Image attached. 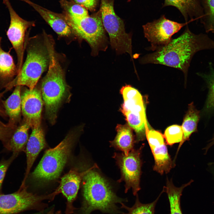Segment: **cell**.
Returning a JSON list of instances; mask_svg holds the SVG:
<instances>
[{
    "label": "cell",
    "mask_w": 214,
    "mask_h": 214,
    "mask_svg": "<svg viewBox=\"0 0 214 214\" xmlns=\"http://www.w3.org/2000/svg\"><path fill=\"white\" fill-rule=\"evenodd\" d=\"M1 39L0 37V81L6 82L17 75L18 71L10 51H5L2 49Z\"/></svg>",
    "instance_id": "cb8c5ba5"
},
{
    "label": "cell",
    "mask_w": 214,
    "mask_h": 214,
    "mask_svg": "<svg viewBox=\"0 0 214 214\" xmlns=\"http://www.w3.org/2000/svg\"><path fill=\"white\" fill-rule=\"evenodd\" d=\"M87 169L80 172L77 169H70L61 179L59 185L57 188L65 197L67 202L65 214L74 213L77 208L73 205L75 200L81 181Z\"/></svg>",
    "instance_id": "9a60e30c"
},
{
    "label": "cell",
    "mask_w": 214,
    "mask_h": 214,
    "mask_svg": "<svg viewBox=\"0 0 214 214\" xmlns=\"http://www.w3.org/2000/svg\"><path fill=\"white\" fill-rule=\"evenodd\" d=\"M146 134L154 159L153 170L161 175L168 173L175 164L168 153L163 135L159 131L147 129Z\"/></svg>",
    "instance_id": "7c38bea8"
},
{
    "label": "cell",
    "mask_w": 214,
    "mask_h": 214,
    "mask_svg": "<svg viewBox=\"0 0 214 214\" xmlns=\"http://www.w3.org/2000/svg\"><path fill=\"white\" fill-rule=\"evenodd\" d=\"M193 181L191 180L187 183L177 187L174 185L171 180L167 179L166 186L164 187L163 190L167 194L169 203L170 214H183L180 204L182 192L183 189Z\"/></svg>",
    "instance_id": "7402d4cb"
},
{
    "label": "cell",
    "mask_w": 214,
    "mask_h": 214,
    "mask_svg": "<svg viewBox=\"0 0 214 214\" xmlns=\"http://www.w3.org/2000/svg\"><path fill=\"white\" fill-rule=\"evenodd\" d=\"M59 193L56 189L47 195H39L29 192L25 184L21 185L16 192L0 195V214H15L30 209L41 210L47 206L43 201L52 200Z\"/></svg>",
    "instance_id": "ba28073f"
},
{
    "label": "cell",
    "mask_w": 214,
    "mask_h": 214,
    "mask_svg": "<svg viewBox=\"0 0 214 214\" xmlns=\"http://www.w3.org/2000/svg\"><path fill=\"white\" fill-rule=\"evenodd\" d=\"M54 207L52 208L49 211L47 214H62L61 212L60 211H57L55 213L54 212Z\"/></svg>",
    "instance_id": "e575fe53"
},
{
    "label": "cell",
    "mask_w": 214,
    "mask_h": 214,
    "mask_svg": "<svg viewBox=\"0 0 214 214\" xmlns=\"http://www.w3.org/2000/svg\"><path fill=\"white\" fill-rule=\"evenodd\" d=\"M212 171L213 172V175H214V170H213Z\"/></svg>",
    "instance_id": "8d00e7d4"
},
{
    "label": "cell",
    "mask_w": 214,
    "mask_h": 214,
    "mask_svg": "<svg viewBox=\"0 0 214 214\" xmlns=\"http://www.w3.org/2000/svg\"><path fill=\"white\" fill-rule=\"evenodd\" d=\"M17 157L12 154L8 159H3L0 162V191L6 172L11 163Z\"/></svg>",
    "instance_id": "4dcf8cb0"
},
{
    "label": "cell",
    "mask_w": 214,
    "mask_h": 214,
    "mask_svg": "<svg viewBox=\"0 0 214 214\" xmlns=\"http://www.w3.org/2000/svg\"><path fill=\"white\" fill-rule=\"evenodd\" d=\"M120 110L128 125L135 131L136 141L143 140L146 134L145 109L143 101L129 100L125 101Z\"/></svg>",
    "instance_id": "4fadbf2b"
},
{
    "label": "cell",
    "mask_w": 214,
    "mask_h": 214,
    "mask_svg": "<svg viewBox=\"0 0 214 214\" xmlns=\"http://www.w3.org/2000/svg\"><path fill=\"white\" fill-rule=\"evenodd\" d=\"M46 145L44 132L40 125L32 128V133L26 145L25 152L26 168L22 185L25 184L26 181L35 159Z\"/></svg>",
    "instance_id": "e0dca14e"
},
{
    "label": "cell",
    "mask_w": 214,
    "mask_h": 214,
    "mask_svg": "<svg viewBox=\"0 0 214 214\" xmlns=\"http://www.w3.org/2000/svg\"><path fill=\"white\" fill-rule=\"evenodd\" d=\"M163 136L168 145L171 146L175 143H180L183 136L181 126L173 125L169 127L165 130Z\"/></svg>",
    "instance_id": "f1b7e54d"
},
{
    "label": "cell",
    "mask_w": 214,
    "mask_h": 214,
    "mask_svg": "<svg viewBox=\"0 0 214 214\" xmlns=\"http://www.w3.org/2000/svg\"><path fill=\"white\" fill-rule=\"evenodd\" d=\"M63 14L74 35L89 44L92 55H97L100 51L106 50L107 40L100 14L75 18Z\"/></svg>",
    "instance_id": "8992f818"
},
{
    "label": "cell",
    "mask_w": 214,
    "mask_h": 214,
    "mask_svg": "<svg viewBox=\"0 0 214 214\" xmlns=\"http://www.w3.org/2000/svg\"><path fill=\"white\" fill-rule=\"evenodd\" d=\"M33 214H43V212L42 211V212H40L39 213H37Z\"/></svg>",
    "instance_id": "d590c367"
},
{
    "label": "cell",
    "mask_w": 214,
    "mask_h": 214,
    "mask_svg": "<svg viewBox=\"0 0 214 214\" xmlns=\"http://www.w3.org/2000/svg\"><path fill=\"white\" fill-rule=\"evenodd\" d=\"M163 192V190L157 198L153 202L148 204H143L139 201L137 194L134 205L130 207L126 205L124 203L121 204L120 208L126 210L128 213L125 214H155L156 204L160 195Z\"/></svg>",
    "instance_id": "484cf974"
},
{
    "label": "cell",
    "mask_w": 214,
    "mask_h": 214,
    "mask_svg": "<svg viewBox=\"0 0 214 214\" xmlns=\"http://www.w3.org/2000/svg\"><path fill=\"white\" fill-rule=\"evenodd\" d=\"M144 145L137 149H133L127 155L123 153L115 152L113 156L119 168L121 177L119 182H125V193L131 188L133 195L136 196L141 190L140 177L142 161L141 153Z\"/></svg>",
    "instance_id": "9c48e42d"
},
{
    "label": "cell",
    "mask_w": 214,
    "mask_h": 214,
    "mask_svg": "<svg viewBox=\"0 0 214 214\" xmlns=\"http://www.w3.org/2000/svg\"><path fill=\"white\" fill-rule=\"evenodd\" d=\"M59 2L63 13L70 17L81 18L89 15L87 9L81 5L67 0H61Z\"/></svg>",
    "instance_id": "83f0119b"
},
{
    "label": "cell",
    "mask_w": 214,
    "mask_h": 214,
    "mask_svg": "<svg viewBox=\"0 0 214 214\" xmlns=\"http://www.w3.org/2000/svg\"><path fill=\"white\" fill-rule=\"evenodd\" d=\"M4 92L0 93V116L3 117H5L7 116L5 112L4 109V108L2 106L0 102L1 100V98L3 96ZM6 124L4 123L0 120V125H5Z\"/></svg>",
    "instance_id": "d6a6232c"
},
{
    "label": "cell",
    "mask_w": 214,
    "mask_h": 214,
    "mask_svg": "<svg viewBox=\"0 0 214 214\" xmlns=\"http://www.w3.org/2000/svg\"><path fill=\"white\" fill-rule=\"evenodd\" d=\"M203 15L200 21L206 33H214V0H199Z\"/></svg>",
    "instance_id": "4316f807"
},
{
    "label": "cell",
    "mask_w": 214,
    "mask_h": 214,
    "mask_svg": "<svg viewBox=\"0 0 214 214\" xmlns=\"http://www.w3.org/2000/svg\"><path fill=\"white\" fill-rule=\"evenodd\" d=\"M114 0H101L100 13L112 47L117 54H122L131 50V36L126 32L123 22L115 12Z\"/></svg>",
    "instance_id": "52a82bcc"
},
{
    "label": "cell",
    "mask_w": 214,
    "mask_h": 214,
    "mask_svg": "<svg viewBox=\"0 0 214 214\" xmlns=\"http://www.w3.org/2000/svg\"><path fill=\"white\" fill-rule=\"evenodd\" d=\"M214 145V134L212 138L209 141L206 147L203 149V150H204V152L205 153H206L209 149L212 147L213 145Z\"/></svg>",
    "instance_id": "836d02e7"
},
{
    "label": "cell",
    "mask_w": 214,
    "mask_h": 214,
    "mask_svg": "<svg viewBox=\"0 0 214 214\" xmlns=\"http://www.w3.org/2000/svg\"><path fill=\"white\" fill-rule=\"evenodd\" d=\"M43 100L41 92L34 88L26 89L21 96V111L24 121L32 128L40 125Z\"/></svg>",
    "instance_id": "5bb4252c"
},
{
    "label": "cell",
    "mask_w": 214,
    "mask_h": 214,
    "mask_svg": "<svg viewBox=\"0 0 214 214\" xmlns=\"http://www.w3.org/2000/svg\"><path fill=\"white\" fill-rule=\"evenodd\" d=\"M31 6L59 36L69 37L74 35L63 14L53 12L29 0H22Z\"/></svg>",
    "instance_id": "2e32d148"
},
{
    "label": "cell",
    "mask_w": 214,
    "mask_h": 214,
    "mask_svg": "<svg viewBox=\"0 0 214 214\" xmlns=\"http://www.w3.org/2000/svg\"><path fill=\"white\" fill-rule=\"evenodd\" d=\"M116 129L117 135L113 140L110 141V146L127 155L133 149L136 142L132 129L127 124H118Z\"/></svg>",
    "instance_id": "ffe728a7"
},
{
    "label": "cell",
    "mask_w": 214,
    "mask_h": 214,
    "mask_svg": "<svg viewBox=\"0 0 214 214\" xmlns=\"http://www.w3.org/2000/svg\"><path fill=\"white\" fill-rule=\"evenodd\" d=\"M3 0L10 13V23L7 35L17 55V66L18 73L22 66L24 51L26 48V33L28 28L35 25L34 22L27 21L22 18L14 10L9 0Z\"/></svg>",
    "instance_id": "8fae6325"
},
{
    "label": "cell",
    "mask_w": 214,
    "mask_h": 214,
    "mask_svg": "<svg viewBox=\"0 0 214 214\" xmlns=\"http://www.w3.org/2000/svg\"><path fill=\"white\" fill-rule=\"evenodd\" d=\"M214 49V40L206 34L192 32L187 26L182 34L166 45L140 60L143 64L164 65L180 70L187 76L191 60L197 52Z\"/></svg>",
    "instance_id": "6da1fadb"
},
{
    "label": "cell",
    "mask_w": 214,
    "mask_h": 214,
    "mask_svg": "<svg viewBox=\"0 0 214 214\" xmlns=\"http://www.w3.org/2000/svg\"><path fill=\"white\" fill-rule=\"evenodd\" d=\"M200 117L199 111L196 108L193 103L190 104L181 126L183 133L182 139L178 147L174 160L182 144L189 140L193 133L197 131V125Z\"/></svg>",
    "instance_id": "44dd1931"
},
{
    "label": "cell",
    "mask_w": 214,
    "mask_h": 214,
    "mask_svg": "<svg viewBox=\"0 0 214 214\" xmlns=\"http://www.w3.org/2000/svg\"><path fill=\"white\" fill-rule=\"evenodd\" d=\"M15 129L10 127L7 124L5 125H0V140L8 150L9 141Z\"/></svg>",
    "instance_id": "f546056e"
},
{
    "label": "cell",
    "mask_w": 214,
    "mask_h": 214,
    "mask_svg": "<svg viewBox=\"0 0 214 214\" xmlns=\"http://www.w3.org/2000/svg\"><path fill=\"white\" fill-rule=\"evenodd\" d=\"M50 59L48 72L41 84V94L46 115L52 125L55 122L60 106L68 93L65 73L57 58L54 42L49 45Z\"/></svg>",
    "instance_id": "277c9868"
},
{
    "label": "cell",
    "mask_w": 214,
    "mask_h": 214,
    "mask_svg": "<svg viewBox=\"0 0 214 214\" xmlns=\"http://www.w3.org/2000/svg\"><path fill=\"white\" fill-rule=\"evenodd\" d=\"M27 43L25 61L16 77L6 85L7 89L19 85L26 86L32 90L43 73L48 69L50 56L48 35L45 32L43 38L36 36Z\"/></svg>",
    "instance_id": "3957f363"
},
{
    "label": "cell",
    "mask_w": 214,
    "mask_h": 214,
    "mask_svg": "<svg viewBox=\"0 0 214 214\" xmlns=\"http://www.w3.org/2000/svg\"><path fill=\"white\" fill-rule=\"evenodd\" d=\"M81 5L90 10H92L95 7L97 0H70Z\"/></svg>",
    "instance_id": "1f68e13d"
},
{
    "label": "cell",
    "mask_w": 214,
    "mask_h": 214,
    "mask_svg": "<svg viewBox=\"0 0 214 214\" xmlns=\"http://www.w3.org/2000/svg\"><path fill=\"white\" fill-rule=\"evenodd\" d=\"M21 86H16L10 95L3 102L5 112L9 117L7 125L10 127L16 128L19 121L21 111Z\"/></svg>",
    "instance_id": "d6986e66"
},
{
    "label": "cell",
    "mask_w": 214,
    "mask_h": 214,
    "mask_svg": "<svg viewBox=\"0 0 214 214\" xmlns=\"http://www.w3.org/2000/svg\"><path fill=\"white\" fill-rule=\"evenodd\" d=\"M172 6L178 9L186 22L189 18L201 20L203 15L199 0H164L163 7Z\"/></svg>",
    "instance_id": "ac0fdd59"
},
{
    "label": "cell",
    "mask_w": 214,
    "mask_h": 214,
    "mask_svg": "<svg viewBox=\"0 0 214 214\" xmlns=\"http://www.w3.org/2000/svg\"><path fill=\"white\" fill-rule=\"evenodd\" d=\"M96 164L87 169L82 179V200L81 207L74 214H91L98 210L108 214H125L117 205L128 202L118 196L107 180L95 169Z\"/></svg>",
    "instance_id": "7a4b0ae2"
},
{
    "label": "cell",
    "mask_w": 214,
    "mask_h": 214,
    "mask_svg": "<svg viewBox=\"0 0 214 214\" xmlns=\"http://www.w3.org/2000/svg\"><path fill=\"white\" fill-rule=\"evenodd\" d=\"M188 22L181 23L170 20L165 15L143 26L145 37L150 43L149 49L156 51L167 45L172 37Z\"/></svg>",
    "instance_id": "30bf717a"
},
{
    "label": "cell",
    "mask_w": 214,
    "mask_h": 214,
    "mask_svg": "<svg viewBox=\"0 0 214 214\" xmlns=\"http://www.w3.org/2000/svg\"><path fill=\"white\" fill-rule=\"evenodd\" d=\"M30 127L29 124L24 121L14 130L9 144V150L12 151V154L17 156L21 152L24 150L29 139L28 131Z\"/></svg>",
    "instance_id": "603a6c76"
},
{
    "label": "cell",
    "mask_w": 214,
    "mask_h": 214,
    "mask_svg": "<svg viewBox=\"0 0 214 214\" xmlns=\"http://www.w3.org/2000/svg\"><path fill=\"white\" fill-rule=\"evenodd\" d=\"M208 71L207 73H199L197 74L207 84L209 88L207 96L204 111L208 112L214 109V68L211 62L209 63Z\"/></svg>",
    "instance_id": "d4e9b609"
},
{
    "label": "cell",
    "mask_w": 214,
    "mask_h": 214,
    "mask_svg": "<svg viewBox=\"0 0 214 214\" xmlns=\"http://www.w3.org/2000/svg\"><path fill=\"white\" fill-rule=\"evenodd\" d=\"M79 133V129L70 131L57 146L45 151L32 173L34 181L43 184L58 179L70 158Z\"/></svg>",
    "instance_id": "5b68a950"
}]
</instances>
